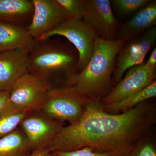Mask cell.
<instances>
[{
  "mask_svg": "<svg viewBox=\"0 0 156 156\" xmlns=\"http://www.w3.org/2000/svg\"><path fill=\"white\" fill-rule=\"evenodd\" d=\"M156 40V27L147 30L128 41L121 49L116 59L112 81L116 84L129 69L142 64Z\"/></svg>",
  "mask_w": 156,
  "mask_h": 156,
  "instance_id": "52a82bcc",
  "label": "cell"
},
{
  "mask_svg": "<svg viewBox=\"0 0 156 156\" xmlns=\"http://www.w3.org/2000/svg\"><path fill=\"white\" fill-rule=\"evenodd\" d=\"M51 154L52 156H116L108 153L98 152L89 147L66 151L53 152Z\"/></svg>",
  "mask_w": 156,
  "mask_h": 156,
  "instance_id": "7402d4cb",
  "label": "cell"
},
{
  "mask_svg": "<svg viewBox=\"0 0 156 156\" xmlns=\"http://www.w3.org/2000/svg\"><path fill=\"white\" fill-rule=\"evenodd\" d=\"M29 52L15 50L0 53V91L10 92L15 82L29 73Z\"/></svg>",
  "mask_w": 156,
  "mask_h": 156,
  "instance_id": "7c38bea8",
  "label": "cell"
},
{
  "mask_svg": "<svg viewBox=\"0 0 156 156\" xmlns=\"http://www.w3.org/2000/svg\"><path fill=\"white\" fill-rule=\"evenodd\" d=\"M156 122L155 105L148 100L122 113L111 114L104 110L101 99H89L81 117L62 127L46 148L53 152L89 147L127 156Z\"/></svg>",
  "mask_w": 156,
  "mask_h": 156,
  "instance_id": "6da1fadb",
  "label": "cell"
},
{
  "mask_svg": "<svg viewBox=\"0 0 156 156\" xmlns=\"http://www.w3.org/2000/svg\"><path fill=\"white\" fill-rule=\"evenodd\" d=\"M156 25V1H151L119 26L115 40L128 41Z\"/></svg>",
  "mask_w": 156,
  "mask_h": 156,
  "instance_id": "4fadbf2b",
  "label": "cell"
},
{
  "mask_svg": "<svg viewBox=\"0 0 156 156\" xmlns=\"http://www.w3.org/2000/svg\"><path fill=\"white\" fill-rule=\"evenodd\" d=\"M146 66L149 68H154L156 66V48H155L151 53L150 56L147 62L145 63Z\"/></svg>",
  "mask_w": 156,
  "mask_h": 156,
  "instance_id": "603a6c76",
  "label": "cell"
},
{
  "mask_svg": "<svg viewBox=\"0 0 156 156\" xmlns=\"http://www.w3.org/2000/svg\"><path fill=\"white\" fill-rule=\"evenodd\" d=\"M62 122L44 114L31 113L20 125L33 151L47 147L63 127Z\"/></svg>",
  "mask_w": 156,
  "mask_h": 156,
  "instance_id": "8fae6325",
  "label": "cell"
},
{
  "mask_svg": "<svg viewBox=\"0 0 156 156\" xmlns=\"http://www.w3.org/2000/svg\"><path fill=\"white\" fill-rule=\"evenodd\" d=\"M50 89L47 84L30 73L23 75L13 85L0 115L12 113L30 114L41 110Z\"/></svg>",
  "mask_w": 156,
  "mask_h": 156,
  "instance_id": "277c9868",
  "label": "cell"
},
{
  "mask_svg": "<svg viewBox=\"0 0 156 156\" xmlns=\"http://www.w3.org/2000/svg\"><path fill=\"white\" fill-rule=\"evenodd\" d=\"M62 8L72 19H83L84 11V0H56Z\"/></svg>",
  "mask_w": 156,
  "mask_h": 156,
  "instance_id": "44dd1931",
  "label": "cell"
},
{
  "mask_svg": "<svg viewBox=\"0 0 156 156\" xmlns=\"http://www.w3.org/2000/svg\"><path fill=\"white\" fill-rule=\"evenodd\" d=\"M151 0H111L112 8L120 14L128 16L134 14L139 9L144 7Z\"/></svg>",
  "mask_w": 156,
  "mask_h": 156,
  "instance_id": "ac0fdd59",
  "label": "cell"
},
{
  "mask_svg": "<svg viewBox=\"0 0 156 156\" xmlns=\"http://www.w3.org/2000/svg\"><path fill=\"white\" fill-rule=\"evenodd\" d=\"M89 100L77 93L72 87L52 88L41 110L51 119L71 124L81 117Z\"/></svg>",
  "mask_w": 156,
  "mask_h": 156,
  "instance_id": "8992f818",
  "label": "cell"
},
{
  "mask_svg": "<svg viewBox=\"0 0 156 156\" xmlns=\"http://www.w3.org/2000/svg\"><path fill=\"white\" fill-rule=\"evenodd\" d=\"M156 96V80L144 88L127 96L122 100L110 104L104 105V109L107 112L119 114L134 107L142 102L151 99Z\"/></svg>",
  "mask_w": 156,
  "mask_h": 156,
  "instance_id": "e0dca14e",
  "label": "cell"
},
{
  "mask_svg": "<svg viewBox=\"0 0 156 156\" xmlns=\"http://www.w3.org/2000/svg\"><path fill=\"white\" fill-rule=\"evenodd\" d=\"M10 92L0 91V112L2 110L9 99Z\"/></svg>",
  "mask_w": 156,
  "mask_h": 156,
  "instance_id": "d4e9b609",
  "label": "cell"
},
{
  "mask_svg": "<svg viewBox=\"0 0 156 156\" xmlns=\"http://www.w3.org/2000/svg\"><path fill=\"white\" fill-rule=\"evenodd\" d=\"M32 151L23 131L17 128L0 138V156H29Z\"/></svg>",
  "mask_w": 156,
  "mask_h": 156,
  "instance_id": "2e32d148",
  "label": "cell"
},
{
  "mask_svg": "<svg viewBox=\"0 0 156 156\" xmlns=\"http://www.w3.org/2000/svg\"><path fill=\"white\" fill-rule=\"evenodd\" d=\"M82 20L95 34L106 41L115 39L119 25L109 0H84Z\"/></svg>",
  "mask_w": 156,
  "mask_h": 156,
  "instance_id": "ba28073f",
  "label": "cell"
},
{
  "mask_svg": "<svg viewBox=\"0 0 156 156\" xmlns=\"http://www.w3.org/2000/svg\"><path fill=\"white\" fill-rule=\"evenodd\" d=\"M34 11L32 19L27 27L35 40L68 20L69 15L56 0H32Z\"/></svg>",
  "mask_w": 156,
  "mask_h": 156,
  "instance_id": "30bf717a",
  "label": "cell"
},
{
  "mask_svg": "<svg viewBox=\"0 0 156 156\" xmlns=\"http://www.w3.org/2000/svg\"><path fill=\"white\" fill-rule=\"evenodd\" d=\"M55 36L66 38L77 51L79 57L78 70L80 73L92 57L97 36L83 20L71 18L43 34L36 40Z\"/></svg>",
  "mask_w": 156,
  "mask_h": 156,
  "instance_id": "5b68a950",
  "label": "cell"
},
{
  "mask_svg": "<svg viewBox=\"0 0 156 156\" xmlns=\"http://www.w3.org/2000/svg\"><path fill=\"white\" fill-rule=\"evenodd\" d=\"M29 156H52L51 152L46 148L34 150Z\"/></svg>",
  "mask_w": 156,
  "mask_h": 156,
  "instance_id": "cb8c5ba5",
  "label": "cell"
},
{
  "mask_svg": "<svg viewBox=\"0 0 156 156\" xmlns=\"http://www.w3.org/2000/svg\"><path fill=\"white\" fill-rule=\"evenodd\" d=\"M156 76V68H148L144 62L133 66L126 71L101 102L106 105L122 100L151 83L155 80Z\"/></svg>",
  "mask_w": 156,
  "mask_h": 156,
  "instance_id": "9c48e42d",
  "label": "cell"
},
{
  "mask_svg": "<svg viewBox=\"0 0 156 156\" xmlns=\"http://www.w3.org/2000/svg\"><path fill=\"white\" fill-rule=\"evenodd\" d=\"M127 42L96 36L92 57L72 87L76 92L89 99L102 100L111 91L117 56Z\"/></svg>",
  "mask_w": 156,
  "mask_h": 156,
  "instance_id": "3957f363",
  "label": "cell"
},
{
  "mask_svg": "<svg viewBox=\"0 0 156 156\" xmlns=\"http://www.w3.org/2000/svg\"><path fill=\"white\" fill-rule=\"evenodd\" d=\"M34 11L32 0H0V22L27 28L31 22Z\"/></svg>",
  "mask_w": 156,
  "mask_h": 156,
  "instance_id": "9a60e30c",
  "label": "cell"
},
{
  "mask_svg": "<svg viewBox=\"0 0 156 156\" xmlns=\"http://www.w3.org/2000/svg\"><path fill=\"white\" fill-rule=\"evenodd\" d=\"M28 115L12 113L0 115V138L16 130L23 119Z\"/></svg>",
  "mask_w": 156,
  "mask_h": 156,
  "instance_id": "d6986e66",
  "label": "cell"
},
{
  "mask_svg": "<svg viewBox=\"0 0 156 156\" xmlns=\"http://www.w3.org/2000/svg\"><path fill=\"white\" fill-rule=\"evenodd\" d=\"M29 73L52 88L73 87L79 74V54L69 42L35 40L29 52Z\"/></svg>",
  "mask_w": 156,
  "mask_h": 156,
  "instance_id": "7a4b0ae2",
  "label": "cell"
},
{
  "mask_svg": "<svg viewBox=\"0 0 156 156\" xmlns=\"http://www.w3.org/2000/svg\"><path fill=\"white\" fill-rule=\"evenodd\" d=\"M152 131L136 144L127 156H156V145Z\"/></svg>",
  "mask_w": 156,
  "mask_h": 156,
  "instance_id": "ffe728a7",
  "label": "cell"
},
{
  "mask_svg": "<svg viewBox=\"0 0 156 156\" xmlns=\"http://www.w3.org/2000/svg\"><path fill=\"white\" fill-rule=\"evenodd\" d=\"M35 42L26 27L0 22V53L15 50L29 51Z\"/></svg>",
  "mask_w": 156,
  "mask_h": 156,
  "instance_id": "5bb4252c",
  "label": "cell"
}]
</instances>
